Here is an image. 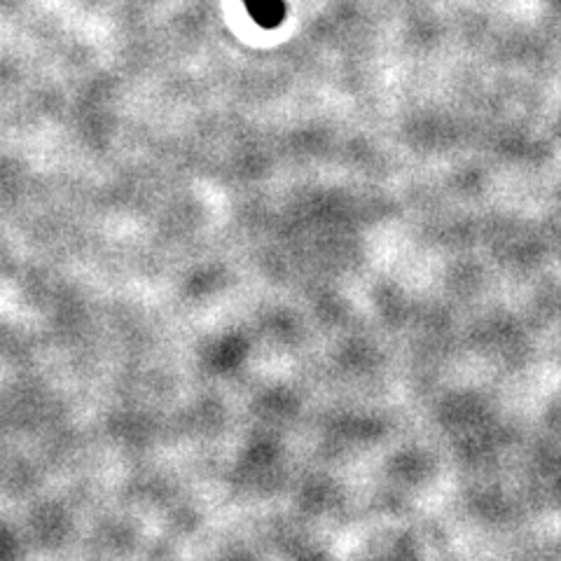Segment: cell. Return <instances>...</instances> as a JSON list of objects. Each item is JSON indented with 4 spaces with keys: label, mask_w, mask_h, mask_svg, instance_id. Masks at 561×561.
Segmentation results:
<instances>
[{
    "label": "cell",
    "mask_w": 561,
    "mask_h": 561,
    "mask_svg": "<svg viewBox=\"0 0 561 561\" xmlns=\"http://www.w3.org/2000/svg\"><path fill=\"white\" fill-rule=\"evenodd\" d=\"M255 16L260 22H279V16L283 15V7H280L279 0H246Z\"/></svg>",
    "instance_id": "cell-1"
}]
</instances>
